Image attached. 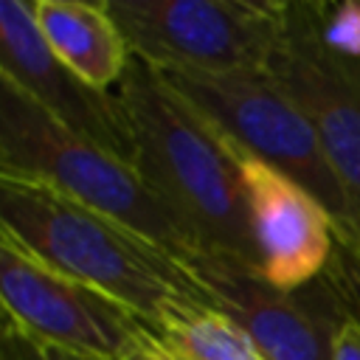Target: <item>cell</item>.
Instances as JSON below:
<instances>
[{"mask_svg":"<svg viewBox=\"0 0 360 360\" xmlns=\"http://www.w3.org/2000/svg\"><path fill=\"white\" fill-rule=\"evenodd\" d=\"M0 236L115 298L155 335L183 315L217 307L180 256L45 183L0 174Z\"/></svg>","mask_w":360,"mask_h":360,"instance_id":"1","label":"cell"},{"mask_svg":"<svg viewBox=\"0 0 360 360\" xmlns=\"http://www.w3.org/2000/svg\"><path fill=\"white\" fill-rule=\"evenodd\" d=\"M112 93L132 138V163L191 231L202 256H228L259 270L242 152L158 70L135 56Z\"/></svg>","mask_w":360,"mask_h":360,"instance_id":"2","label":"cell"},{"mask_svg":"<svg viewBox=\"0 0 360 360\" xmlns=\"http://www.w3.org/2000/svg\"><path fill=\"white\" fill-rule=\"evenodd\" d=\"M0 174L45 183L112 217L186 264L202 256L191 231L152 191L135 163L82 138L0 76Z\"/></svg>","mask_w":360,"mask_h":360,"instance_id":"3","label":"cell"},{"mask_svg":"<svg viewBox=\"0 0 360 360\" xmlns=\"http://www.w3.org/2000/svg\"><path fill=\"white\" fill-rule=\"evenodd\" d=\"M236 149L284 172L332 214L335 233L352 236L346 194L318 143V135L270 70L160 73Z\"/></svg>","mask_w":360,"mask_h":360,"instance_id":"4","label":"cell"},{"mask_svg":"<svg viewBox=\"0 0 360 360\" xmlns=\"http://www.w3.org/2000/svg\"><path fill=\"white\" fill-rule=\"evenodd\" d=\"M110 11L158 73L267 70L287 20L276 0H110Z\"/></svg>","mask_w":360,"mask_h":360,"instance_id":"5","label":"cell"},{"mask_svg":"<svg viewBox=\"0 0 360 360\" xmlns=\"http://www.w3.org/2000/svg\"><path fill=\"white\" fill-rule=\"evenodd\" d=\"M0 301L20 332L90 357L127 360L152 329L115 298L42 264L0 236Z\"/></svg>","mask_w":360,"mask_h":360,"instance_id":"6","label":"cell"},{"mask_svg":"<svg viewBox=\"0 0 360 360\" xmlns=\"http://www.w3.org/2000/svg\"><path fill=\"white\" fill-rule=\"evenodd\" d=\"M267 70L307 112L346 194L352 236L360 242V65L335 56L318 34L312 0L287 3L281 42Z\"/></svg>","mask_w":360,"mask_h":360,"instance_id":"7","label":"cell"},{"mask_svg":"<svg viewBox=\"0 0 360 360\" xmlns=\"http://www.w3.org/2000/svg\"><path fill=\"white\" fill-rule=\"evenodd\" d=\"M188 267L217 309L233 318L267 360H332V338L343 312L321 278L287 292L228 256L205 253Z\"/></svg>","mask_w":360,"mask_h":360,"instance_id":"8","label":"cell"},{"mask_svg":"<svg viewBox=\"0 0 360 360\" xmlns=\"http://www.w3.org/2000/svg\"><path fill=\"white\" fill-rule=\"evenodd\" d=\"M0 76L82 138L132 163L135 149L115 93L84 84L42 39L34 0H0Z\"/></svg>","mask_w":360,"mask_h":360,"instance_id":"9","label":"cell"},{"mask_svg":"<svg viewBox=\"0 0 360 360\" xmlns=\"http://www.w3.org/2000/svg\"><path fill=\"white\" fill-rule=\"evenodd\" d=\"M242 183L259 273L287 292L318 281L335 253L332 214L301 183L245 152Z\"/></svg>","mask_w":360,"mask_h":360,"instance_id":"10","label":"cell"},{"mask_svg":"<svg viewBox=\"0 0 360 360\" xmlns=\"http://www.w3.org/2000/svg\"><path fill=\"white\" fill-rule=\"evenodd\" d=\"M34 20L51 51L90 87L112 93L132 59L110 0H34Z\"/></svg>","mask_w":360,"mask_h":360,"instance_id":"11","label":"cell"},{"mask_svg":"<svg viewBox=\"0 0 360 360\" xmlns=\"http://www.w3.org/2000/svg\"><path fill=\"white\" fill-rule=\"evenodd\" d=\"M158 338L183 360H267L250 335L217 307L166 323Z\"/></svg>","mask_w":360,"mask_h":360,"instance_id":"12","label":"cell"},{"mask_svg":"<svg viewBox=\"0 0 360 360\" xmlns=\"http://www.w3.org/2000/svg\"><path fill=\"white\" fill-rule=\"evenodd\" d=\"M326 290L343 315L360 323V242L346 233H335V253L321 276Z\"/></svg>","mask_w":360,"mask_h":360,"instance_id":"13","label":"cell"},{"mask_svg":"<svg viewBox=\"0 0 360 360\" xmlns=\"http://www.w3.org/2000/svg\"><path fill=\"white\" fill-rule=\"evenodd\" d=\"M312 11H315L321 42L335 56L360 65V3L357 0H343V3L312 0Z\"/></svg>","mask_w":360,"mask_h":360,"instance_id":"14","label":"cell"},{"mask_svg":"<svg viewBox=\"0 0 360 360\" xmlns=\"http://www.w3.org/2000/svg\"><path fill=\"white\" fill-rule=\"evenodd\" d=\"M3 360H90L56 346H48L25 332H20L14 323L3 321Z\"/></svg>","mask_w":360,"mask_h":360,"instance_id":"15","label":"cell"},{"mask_svg":"<svg viewBox=\"0 0 360 360\" xmlns=\"http://www.w3.org/2000/svg\"><path fill=\"white\" fill-rule=\"evenodd\" d=\"M332 360H360V323L354 318H349V315H343L338 329H335Z\"/></svg>","mask_w":360,"mask_h":360,"instance_id":"16","label":"cell"},{"mask_svg":"<svg viewBox=\"0 0 360 360\" xmlns=\"http://www.w3.org/2000/svg\"><path fill=\"white\" fill-rule=\"evenodd\" d=\"M127 360H183V357H177L172 349H166V343L152 332L146 340H141L135 346V352Z\"/></svg>","mask_w":360,"mask_h":360,"instance_id":"17","label":"cell"}]
</instances>
